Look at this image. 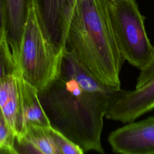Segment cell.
<instances>
[{"label":"cell","mask_w":154,"mask_h":154,"mask_svg":"<svg viewBox=\"0 0 154 154\" xmlns=\"http://www.w3.org/2000/svg\"><path fill=\"white\" fill-rule=\"evenodd\" d=\"M154 108V76L132 91L119 90L109 102L105 117L109 120L129 123Z\"/></svg>","instance_id":"obj_6"},{"label":"cell","mask_w":154,"mask_h":154,"mask_svg":"<svg viewBox=\"0 0 154 154\" xmlns=\"http://www.w3.org/2000/svg\"><path fill=\"white\" fill-rule=\"evenodd\" d=\"M7 38L5 16L4 6V1L0 0V43Z\"/></svg>","instance_id":"obj_16"},{"label":"cell","mask_w":154,"mask_h":154,"mask_svg":"<svg viewBox=\"0 0 154 154\" xmlns=\"http://www.w3.org/2000/svg\"><path fill=\"white\" fill-rule=\"evenodd\" d=\"M108 141L114 153L154 154V116L116 129Z\"/></svg>","instance_id":"obj_7"},{"label":"cell","mask_w":154,"mask_h":154,"mask_svg":"<svg viewBox=\"0 0 154 154\" xmlns=\"http://www.w3.org/2000/svg\"><path fill=\"white\" fill-rule=\"evenodd\" d=\"M3 1L7 39L15 62L19 67L21 38L29 11L33 5V0Z\"/></svg>","instance_id":"obj_8"},{"label":"cell","mask_w":154,"mask_h":154,"mask_svg":"<svg viewBox=\"0 0 154 154\" xmlns=\"http://www.w3.org/2000/svg\"><path fill=\"white\" fill-rule=\"evenodd\" d=\"M119 90L99 82L65 50L57 74L38 96L54 128L84 153H104L101 144L103 117Z\"/></svg>","instance_id":"obj_1"},{"label":"cell","mask_w":154,"mask_h":154,"mask_svg":"<svg viewBox=\"0 0 154 154\" xmlns=\"http://www.w3.org/2000/svg\"><path fill=\"white\" fill-rule=\"evenodd\" d=\"M78 0H33L41 28L56 54L60 58L66 50L71 18Z\"/></svg>","instance_id":"obj_5"},{"label":"cell","mask_w":154,"mask_h":154,"mask_svg":"<svg viewBox=\"0 0 154 154\" xmlns=\"http://www.w3.org/2000/svg\"><path fill=\"white\" fill-rule=\"evenodd\" d=\"M113 34L125 61L141 70L152 61L154 48L135 0H105Z\"/></svg>","instance_id":"obj_3"},{"label":"cell","mask_w":154,"mask_h":154,"mask_svg":"<svg viewBox=\"0 0 154 154\" xmlns=\"http://www.w3.org/2000/svg\"><path fill=\"white\" fill-rule=\"evenodd\" d=\"M61 60L45 36L32 5L20 42L18 64L21 75L42 91L57 74Z\"/></svg>","instance_id":"obj_4"},{"label":"cell","mask_w":154,"mask_h":154,"mask_svg":"<svg viewBox=\"0 0 154 154\" xmlns=\"http://www.w3.org/2000/svg\"><path fill=\"white\" fill-rule=\"evenodd\" d=\"M16 142L14 134L0 111V147L2 151L8 153H17Z\"/></svg>","instance_id":"obj_14"},{"label":"cell","mask_w":154,"mask_h":154,"mask_svg":"<svg viewBox=\"0 0 154 154\" xmlns=\"http://www.w3.org/2000/svg\"><path fill=\"white\" fill-rule=\"evenodd\" d=\"M18 72L0 79V111L11 128L16 141L22 132Z\"/></svg>","instance_id":"obj_10"},{"label":"cell","mask_w":154,"mask_h":154,"mask_svg":"<svg viewBox=\"0 0 154 154\" xmlns=\"http://www.w3.org/2000/svg\"><path fill=\"white\" fill-rule=\"evenodd\" d=\"M19 72L6 38L0 43V79Z\"/></svg>","instance_id":"obj_12"},{"label":"cell","mask_w":154,"mask_h":154,"mask_svg":"<svg viewBox=\"0 0 154 154\" xmlns=\"http://www.w3.org/2000/svg\"><path fill=\"white\" fill-rule=\"evenodd\" d=\"M17 79L22 122L21 135L29 125L46 128L51 126L49 117L40 102L37 88L26 81L20 73L18 74Z\"/></svg>","instance_id":"obj_9"},{"label":"cell","mask_w":154,"mask_h":154,"mask_svg":"<svg viewBox=\"0 0 154 154\" xmlns=\"http://www.w3.org/2000/svg\"><path fill=\"white\" fill-rule=\"evenodd\" d=\"M153 48H154V45ZM154 76V57L150 63V64L146 66L144 69L140 70V75L137 78V84L135 88H139L147 82L150 78Z\"/></svg>","instance_id":"obj_15"},{"label":"cell","mask_w":154,"mask_h":154,"mask_svg":"<svg viewBox=\"0 0 154 154\" xmlns=\"http://www.w3.org/2000/svg\"><path fill=\"white\" fill-rule=\"evenodd\" d=\"M49 128L29 125L16 141L29 147L36 153L59 154L49 134Z\"/></svg>","instance_id":"obj_11"},{"label":"cell","mask_w":154,"mask_h":154,"mask_svg":"<svg viewBox=\"0 0 154 154\" xmlns=\"http://www.w3.org/2000/svg\"><path fill=\"white\" fill-rule=\"evenodd\" d=\"M49 132L59 154H83L84 153L79 146L52 126L49 128Z\"/></svg>","instance_id":"obj_13"},{"label":"cell","mask_w":154,"mask_h":154,"mask_svg":"<svg viewBox=\"0 0 154 154\" xmlns=\"http://www.w3.org/2000/svg\"><path fill=\"white\" fill-rule=\"evenodd\" d=\"M66 50L106 87L120 90L125 61L116 41L105 0H78L70 22Z\"/></svg>","instance_id":"obj_2"},{"label":"cell","mask_w":154,"mask_h":154,"mask_svg":"<svg viewBox=\"0 0 154 154\" xmlns=\"http://www.w3.org/2000/svg\"><path fill=\"white\" fill-rule=\"evenodd\" d=\"M2 152V150H1V147H0V153Z\"/></svg>","instance_id":"obj_17"}]
</instances>
